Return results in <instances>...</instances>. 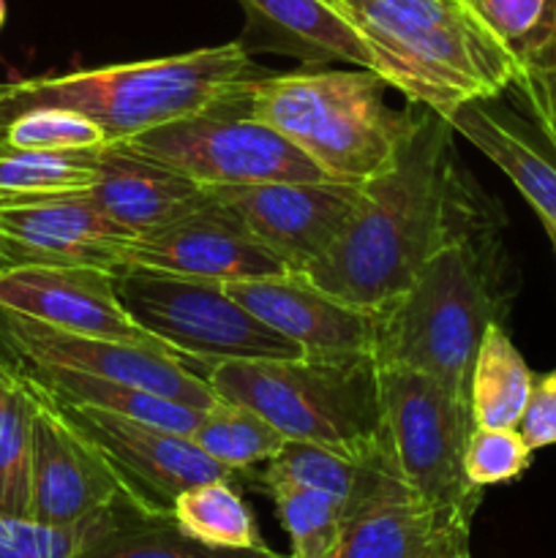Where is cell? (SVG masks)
Here are the masks:
<instances>
[{
  "label": "cell",
  "instance_id": "obj_1",
  "mask_svg": "<svg viewBox=\"0 0 556 558\" xmlns=\"http://www.w3.org/2000/svg\"><path fill=\"white\" fill-rule=\"evenodd\" d=\"M452 134L445 118L418 107L396 161L363 183L365 199L354 221L300 276L376 314L407 292L434 256L491 232L494 216L485 210Z\"/></svg>",
  "mask_w": 556,
  "mask_h": 558
},
{
  "label": "cell",
  "instance_id": "obj_2",
  "mask_svg": "<svg viewBox=\"0 0 556 558\" xmlns=\"http://www.w3.org/2000/svg\"><path fill=\"white\" fill-rule=\"evenodd\" d=\"M360 33L374 74L409 104L450 118L461 104L501 96L521 60L469 0H333Z\"/></svg>",
  "mask_w": 556,
  "mask_h": 558
},
{
  "label": "cell",
  "instance_id": "obj_3",
  "mask_svg": "<svg viewBox=\"0 0 556 558\" xmlns=\"http://www.w3.org/2000/svg\"><path fill=\"white\" fill-rule=\"evenodd\" d=\"M256 71L245 44L229 41L172 58L0 82V131L27 109L55 107L85 114L109 142H129L200 112Z\"/></svg>",
  "mask_w": 556,
  "mask_h": 558
},
{
  "label": "cell",
  "instance_id": "obj_4",
  "mask_svg": "<svg viewBox=\"0 0 556 558\" xmlns=\"http://www.w3.org/2000/svg\"><path fill=\"white\" fill-rule=\"evenodd\" d=\"M494 229L442 251L407 292L376 311L374 357L379 368L428 374L472 412V371L491 322H501Z\"/></svg>",
  "mask_w": 556,
  "mask_h": 558
},
{
  "label": "cell",
  "instance_id": "obj_5",
  "mask_svg": "<svg viewBox=\"0 0 556 558\" xmlns=\"http://www.w3.org/2000/svg\"><path fill=\"white\" fill-rule=\"evenodd\" d=\"M387 82L358 71H256L243 82L251 114L287 136L330 180L368 183L396 161L418 107L392 109Z\"/></svg>",
  "mask_w": 556,
  "mask_h": 558
},
{
  "label": "cell",
  "instance_id": "obj_6",
  "mask_svg": "<svg viewBox=\"0 0 556 558\" xmlns=\"http://www.w3.org/2000/svg\"><path fill=\"white\" fill-rule=\"evenodd\" d=\"M205 379L287 439L336 447L354 458L387 450L382 368L374 354L232 360L207 368Z\"/></svg>",
  "mask_w": 556,
  "mask_h": 558
},
{
  "label": "cell",
  "instance_id": "obj_7",
  "mask_svg": "<svg viewBox=\"0 0 556 558\" xmlns=\"http://www.w3.org/2000/svg\"><path fill=\"white\" fill-rule=\"evenodd\" d=\"M114 289L136 325L194 365L232 360L303 357V349L256 319L223 292V283L174 276L150 267L112 270Z\"/></svg>",
  "mask_w": 556,
  "mask_h": 558
},
{
  "label": "cell",
  "instance_id": "obj_8",
  "mask_svg": "<svg viewBox=\"0 0 556 558\" xmlns=\"http://www.w3.org/2000/svg\"><path fill=\"white\" fill-rule=\"evenodd\" d=\"M243 82L200 112L158 125L129 142L205 189L327 180L300 147L251 114Z\"/></svg>",
  "mask_w": 556,
  "mask_h": 558
},
{
  "label": "cell",
  "instance_id": "obj_9",
  "mask_svg": "<svg viewBox=\"0 0 556 558\" xmlns=\"http://www.w3.org/2000/svg\"><path fill=\"white\" fill-rule=\"evenodd\" d=\"M382 407L387 445L403 483L425 505L472 521L483 499V488L469 483L463 469L472 412L434 376L409 368H382Z\"/></svg>",
  "mask_w": 556,
  "mask_h": 558
},
{
  "label": "cell",
  "instance_id": "obj_10",
  "mask_svg": "<svg viewBox=\"0 0 556 558\" xmlns=\"http://www.w3.org/2000/svg\"><path fill=\"white\" fill-rule=\"evenodd\" d=\"M0 352L16 368H31V365L71 368L142 387L200 412L210 409L218 398L200 368L180 354L112 341V338L80 336L3 308H0Z\"/></svg>",
  "mask_w": 556,
  "mask_h": 558
},
{
  "label": "cell",
  "instance_id": "obj_11",
  "mask_svg": "<svg viewBox=\"0 0 556 558\" xmlns=\"http://www.w3.org/2000/svg\"><path fill=\"white\" fill-rule=\"evenodd\" d=\"M55 407L101 452L123 483L129 499L150 515L172 518L174 499L194 485L238 480V474L213 461L189 434L101 409L71 403Z\"/></svg>",
  "mask_w": 556,
  "mask_h": 558
},
{
  "label": "cell",
  "instance_id": "obj_12",
  "mask_svg": "<svg viewBox=\"0 0 556 558\" xmlns=\"http://www.w3.org/2000/svg\"><path fill=\"white\" fill-rule=\"evenodd\" d=\"M210 194L232 207L289 272L309 270L338 243L365 199V189L343 180L216 185Z\"/></svg>",
  "mask_w": 556,
  "mask_h": 558
},
{
  "label": "cell",
  "instance_id": "obj_13",
  "mask_svg": "<svg viewBox=\"0 0 556 558\" xmlns=\"http://www.w3.org/2000/svg\"><path fill=\"white\" fill-rule=\"evenodd\" d=\"M123 265L150 267V270L205 278L216 283L289 272L283 262L256 240L249 223L213 194L196 210L153 232L131 238L125 245Z\"/></svg>",
  "mask_w": 556,
  "mask_h": 558
},
{
  "label": "cell",
  "instance_id": "obj_14",
  "mask_svg": "<svg viewBox=\"0 0 556 558\" xmlns=\"http://www.w3.org/2000/svg\"><path fill=\"white\" fill-rule=\"evenodd\" d=\"M0 308L80 336L172 349L142 330L120 303L112 270L85 265H16L0 272ZM174 354V352H172Z\"/></svg>",
  "mask_w": 556,
  "mask_h": 558
},
{
  "label": "cell",
  "instance_id": "obj_15",
  "mask_svg": "<svg viewBox=\"0 0 556 558\" xmlns=\"http://www.w3.org/2000/svg\"><path fill=\"white\" fill-rule=\"evenodd\" d=\"M0 229L16 265H85L118 270L134 238L87 191L0 196Z\"/></svg>",
  "mask_w": 556,
  "mask_h": 558
},
{
  "label": "cell",
  "instance_id": "obj_16",
  "mask_svg": "<svg viewBox=\"0 0 556 558\" xmlns=\"http://www.w3.org/2000/svg\"><path fill=\"white\" fill-rule=\"evenodd\" d=\"M36 392L27 518L47 526H71L129 499L123 483L104 461L101 452L60 414V409L41 390Z\"/></svg>",
  "mask_w": 556,
  "mask_h": 558
},
{
  "label": "cell",
  "instance_id": "obj_17",
  "mask_svg": "<svg viewBox=\"0 0 556 558\" xmlns=\"http://www.w3.org/2000/svg\"><path fill=\"white\" fill-rule=\"evenodd\" d=\"M223 292L249 308L309 357L374 354L376 314L333 298L300 272H276L223 283Z\"/></svg>",
  "mask_w": 556,
  "mask_h": 558
},
{
  "label": "cell",
  "instance_id": "obj_18",
  "mask_svg": "<svg viewBox=\"0 0 556 558\" xmlns=\"http://www.w3.org/2000/svg\"><path fill=\"white\" fill-rule=\"evenodd\" d=\"M469 529L472 521L467 518L425 505L392 469L349 512L333 558L469 556Z\"/></svg>",
  "mask_w": 556,
  "mask_h": 558
},
{
  "label": "cell",
  "instance_id": "obj_19",
  "mask_svg": "<svg viewBox=\"0 0 556 558\" xmlns=\"http://www.w3.org/2000/svg\"><path fill=\"white\" fill-rule=\"evenodd\" d=\"M447 123L510 178L545 232L556 238V145L537 120L507 104L501 93L461 104Z\"/></svg>",
  "mask_w": 556,
  "mask_h": 558
},
{
  "label": "cell",
  "instance_id": "obj_20",
  "mask_svg": "<svg viewBox=\"0 0 556 558\" xmlns=\"http://www.w3.org/2000/svg\"><path fill=\"white\" fill-rule=\"evenodd\" d=\"M87 194L134 238L153 232L210 199L205 185L136 150L131 142H109L98 147L96 180Z\"/></svg>",
  "mask_w": 556,
  "mask_h": 558
},
{
  "label": "cell",
  "instance_id": "obj_21",
  "mask_svg": "<svg viewBox=\"0 0 556 558\" xmlns=\"http://www.w3.org/2000/svg\"><path fill=\"white\" fill-rule=\"evenodd\" d=\"M249 33L309 63H349L374 71L368 47L333 0H238Z\"/></svg>",
  "mask_w": 556,
  "mask_h": 558
},
{
  "label": "cell",
  "instance_id": "obj_22",
  "mask_svg": "<svg viewBox=\"0 0 556 558\" xmlns=\"http://www.w3.org/2000/svg\"><path fill=\"white\" fill-rule=\"evenodd\" d=\"M392 469H396V463H392L390 445L379 456L354 458L349 452L336 450V447L287 439L281 452L270 458L262 469L259 488L265 490L267 485L289 483L322 490V494L341 501L349 515L365 496L374 494L376 485Z\"/></svg>",
  "mask_w": 556,
  "mask_h": 558
},
{
  "label": "cell",
  "instance_id": "obj_23",
  "mask_svg": "<svg viewBox=\"0 0 556 558\" xmlns=\"http://www.w3.org/2000/svg\"><path fill=\"white\" fill-rule=\"evenodd\" d=\"M16 371H20L36 390H41L44 396L52 398L55 403L101 409V412L123 414V417L161 425V428L178 430V434L189 436L202 420L200 409L169 401V398L147 392L142 390V387L123 385V381L101 379V376L80 374V371L71 368H49V365H31V368Z\"/></svg>",
  "mask_w": 556,
  "mask_h": 558
},
{
  "label": "cell",
  "instance_id": "obj_24",
  "mask_svg": "<svg viewBox=\"0 0 556 558\" xmlns=\"http://www.w3.org/2000/svg\"><path fill=\"white\" fill-rule=\"evenodd\" d=\"M534 374L510 341L501 322H491L472 371L474 428H518L532 392Z\"/></svg>",
  "mask_w": 556,
  "mask_h": 558
},
{
  "label": "cell",
  "instance_id": "obj_25",
  "mask_svg": "<svg viewBox=\"0 0 556 558\" xmlns=\"http://www.w3.org/2000/svg\"><path fill=\"white\" fill-rule=\"evenodd\" d=\"M172 521L185 537L223 550H265L256 518L234 480H210L183 490L172 505Z\"/></svg>",
  "mask_w": 556,
  "mask_h": 558
},
{
  "label": "cell",
  "instance_id": "obj_26",
  "mask_svg": "<svg viewBox=\"0 0 556 558\" xmlns=\"http://www.w3.org/2000/svg\"><path fill=\"white\" fill-rule=\"evenodd\" d=\"M36 407V387L14 368L0 385V510L16 518L31 512Z\"/></svg>",
  "mask_w": 556,
  "mask_h": 558
},
{
  "label": "cell",
  "instance_id": "obj_27",
  "mask_svg": "<svg viewBox=\"0 0 556 558\" xmlns=\"http://www.w3.org/2000/svg\"><path fill=\"white\" fill-rule=\"evenodd\" d=\"M191 439L221 466L240 477L256 463H267L281 452L287 436L273 428L262 414L243 403L218 396L210 409L202 412L200 425L191 430Z\"/></svg>",
  "mask_w": 556,
  "mask_h": 558
},
{
  "label": "cell",
  "instance_id": "obj_28",
  "mask_svg": "<svg viewBox=\"0 0 556 558\" xmlns=\"http://www.w3.org/2000/svg\"><path fill=\"white\" fill-rule=\"evenodd\" d=\"M273 550H223L185 537L172 518L136 512L74 558H267Z\"/></svg>",
  "mask_w": 556,
  "mask_h": 558
},
{
  "label": "cell",
  "instance_id": "obj_29",
  "mask_svg": "<svg viewBox=\"0 0 556 558\" xmlns=\"http://www.w3.org/2000/svg\"><path fill=\"white\" fill-rule=\"evenodd\" d=\"M136 512L145 510L125 499L71 526H47L0 510V558H74L93 539L112 532Z\"/></svg>",
  "mask_w": 556,
  "mask_h": 558
},
{
  "label": "cell",
  "instance_id": "obj_30",
  "mask_svg": "<svg viewBox=\"0 0 556 558\" xmlns=\"http://www.w3.org/2000/svg\"><path fill=\"white\" fill-rule=\"evenodd\" d=\"M96 150H22L0 142V196H49L87 191Z\"/></svg>",
  "mask_w": 556,
  "mask_h": 558
},
{
  "label": "cell",
  "instance_id": "obj_31",
  "mask_svg": "<svg viewBox=\"0 0 556 558\" xmlns=\"http://www.w3.org/2000/svg\"><path fill=\"white\" fill-rule=\"evenodd\" d=\"M265 494L276 505L278 521L289 537V558H333L347 526L341 501L303 485H267Z\"/></svg>",
  "mask_w": 556,
  "mask_h": 558
},
{
  "label": "cell",
  "instance_id": "obj_32",
  "mask_svg": "<svg viewBox=\"0 0 556 558\" xmlns=\"http://www.w3.org/2000/svg\"><path fill=\"white\" fill-rule=\"evenodd\" d=\"M0 142L22 150H98L107 134L85 114L71 109H27L3 125Z\"/></svg>",
  "mask_w": 556,
  "mask_h": 558
},
{
  "label": "cell",
  "instance_id": "obj_33",
  "mask_svg": "<svg viewBox=\"0 0 556 558\" xmlns=\"http://www.w3.org/2000/svg\"><path fill=\"white\" fill-rule=\"evenodd\" d=\"M518 60L532 58L556 33V0H469Z\"/></svg>",
  "mask_w": 556,
  "mask_h": 558
},
{
  "label": "cell",
  "instance_id": "obj_34",
  "mask_svg": "<svg viewBox=\"0 0 556 558\" xmlns=\"http://www.w3.org/2000/svg\"><path fill=\"white\" fill-rule=\"evenodd\" d=\"M534 450L518 428H474L469 436L463 469L478 488L512 483L532 466Z\"/></svg>",
  "mask_w": 556,
  "mask_h": 558
},
{
  "label": "cell",
  "instance_id": "obj_35",
  "mask_svg": "<svg viewBox=\"0 0 556 558\" xmlns=\"http://www.w3.org/2000/svg\"><path fill=\"white\" fill-rule=\"evenodd\" d=\"M507 93L521 98V107L556 145V33L543 49L523 60L521 74Z\"/></svg>",
  "mask_w": 556,
  "mask_h": 558
},
{
  "label": "cell",
  "instance_id": "obj_36",
  "mask_svg": "<svg viewBox=\"0 0 556 558\" xmlns=\"http://www.w3.org/2000/svg\"><path fill=\"white\" fill-rule=\"evenodd\" d=\"M518 434L534 452L556 445V368L551 374L534 376L527 409L518 423Z\"/></svg>",
  "mask_w": 556,
  "mask_h": 558
},
{
  "label": "cell",
  "instance_id": "obj_37",
  "mask_svg": "<svg viewBox=\"0 0 556 558\" xmlns=\"http://www.w3.org/2000/svg\"><path fill=\"white\" fill-rule=\"evenodd\" d=\"M9 267H16V259H14V254H11V245H9V240H5L3 229H0V272L9 270Z\"/></svg>",
  "mask_w": 556,
  "mask_h": 558
},
{
  "label": "cell",
  "instance_id": "obj_38",
  "mask_svg": "<svg viewBox=\"0 0 556 558\" xmlns=\"http://www.w3.org/2000/svg\"><path fill=\"white\" fill-rule=\"evenodd\" d=\"M11 371H14V365H11L9 360H5V354L0 352V385H3V381L9 379V374H11Z\"/></svg>",
  "mask_w": 556,
  "mask_h": 558
},
{
  "label": "cell",
  "instance_id": "obj_39",
  "mask_svg": "<svg viewBox=\"0 0 556 558\" xmlns=\"http://www.w3.org/2000/svg\"><path fill=\"white\" fill-rule=\"evenodd\" d=\"M5 25V0H0V27Z\"/></svg>",
  "mask_w": 556,
  "mask_h": 558
},
{
  "label": "cell",
  "instance_id": "obj_40",
  "mask_svg": "<svg viewBox=\"0 0 556 558\" xmlns=\"http://www.w3.org/2000/svg\"><path fill=\"white\" fill-rule=\"evenodd\" d=\"M445 558H469V556H445Z\"/></svg>",
  "mask_w": 556,
  "mask_h": 558
},
{
  "label": "cell",
  "instance_id": "obj_41",
  "mask_svg": "<svg viewBox=\"0 0 556 558\" xmlns=\"http://www.w3.org/2000/svg\"><path fill=\"white\" fill-rule=\"evenodd\" d=\"M267 558H283V556H278V554H270Z\"/></svg>",
  "mask_w": 556,
  "mask_h": 558
},
{
  "label": "cell",
  "instance_id": "obj_42",
  "mask_svg": "<svg viewBox=\"0 0 556 558\" xmlns=\"http://www.w3.org/2000/svg\"><path fill=\"white\" fill-rule=\"evenodd\" d=\"M551 243H554V248H556V238H551Z\"/></svg>",
  "mask_w": 556,
  "mask_h": 558
}]
</instances>
